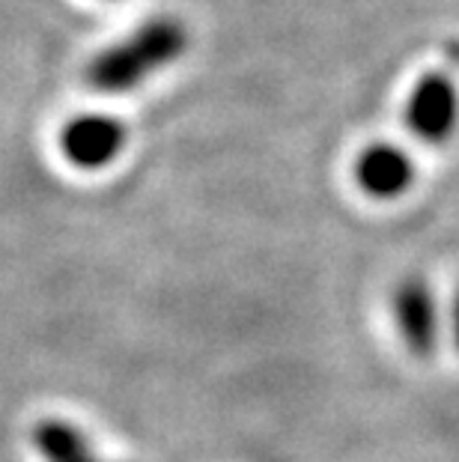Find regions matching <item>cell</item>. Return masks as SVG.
<instances>
[{"label": "cell", "mask_w": 459, "mask_h": 462, "mask_svg": "<svg viewBox=\"0 0 459 462\" xmlns=\"http://www.w3.org/2000/svg\"><path fill=\"white\" fill-rule=\"evenodd\" d=\"M358 189L376 200H394L412 189L415 164L394 143H373L355 159Z\"/></svg>", "instance_id": "5b68a950"}, {"label": "cell", "mask_w": 459, "mask_h": 462, "mask_svg": "<svg viewBox=\"0 0 459 462\" xmlns=\"http://www.w3.org/2000/svg\"><path fill=\"white\" fill-rule=\"evenodd\" d=\"M33 448L42 462H111L93 454L90 439L63 418H42L33 427Z\"/></svg>", "instance_id": "8992f818"}, {"label": "cell", "mask_w": 459, "mask_h": 462, "mask_svg": "<svg viewBox=\"0 0 459 462\" xmlns=\"http://www.w3.org/2000/svg\"><path fill=\"white\" fill-rule=\"evenodd\" d=\"M123 146L125 125L111 120V116H75L60 132V150L66 162L81 167V171H102V167L114 164L116 155L123 152Z\"/></svg>", "instance_id": "277c9868"}, {"label": "cell", "mask_w": 459, "mask_h": 462, "mask_svg": "<svg viewBox=\"0 0 459 462\" xmlns=\"http://www.w3.org/2000/svg\"><path fill=\"white\" fill-rule=\"evenodd\" d=\"M394 322L415 358H433L438 346V301L424 278H406L394 292Z\"/></svg>", "instance_id": "3957f363"}, {"label": "cell", "mask_w": 459, "mask_h": 462, "mask_svg": "<svg viewBox=\"0 0 459 462\" xmlns=\"http://www.w3.org/2000/svg\"><path fill=\"white\" fill-rule=\"evenodd\" d=\"M454 337H456V346H459V292L454 299Z\"/></svg>", "instance_id": "ba28073f"}, {"label": "cell", "mask_w": 459, "mask_h": 462, "mask_svg": "<svg viewBox=\"0 0 459 462\" xmlns=\"http://www.w3.org/2000/svg\"><path fill=\"white\" fill-rule=\"evenodd\" d=\"M406 123L424 143H445L459 125V93L442 72H429L415 84L406 105Z\"/></svg>", "instance_id": "7a4b0ae2"}, {"label": "cell", "mask_w": 459, "mask_h": 462, "mask_svg": "<svg viewBox=\"0 0 459 462\" xmlns=\"http://www.w3.org/2000/svg\"><path fill=\"white\" fill-rule=\"evenodd\" d=\"M185 48H188V33L177 18H155L96 57L87 69V81L99 93H129L150 75L179 60Z\"/></svg>", "instance_id": "6da1fadb"}, {"label": "cell", "mask_w": 459, "mask_h": 462, "mask_svg": "<svg viewBox=\"0 0 459 462\" xmlns=\"http://www.w3.org/2000/svg\"><path fill=\"white\" fill-rule=\"evenodd\" d=\"M445 57H447V63H454L459 69V39H451V42L445 45Z\"/></svg>", "instance_id": "52a82bcc"}]
</instances>
